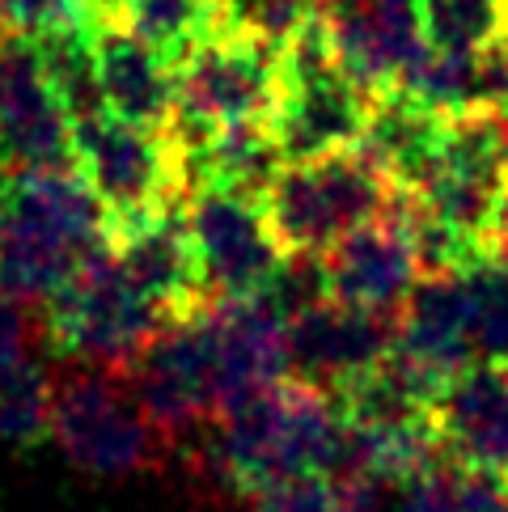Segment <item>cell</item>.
<instances>
[{
    "label": "cell",
    "instance_id": "cell-9",
    "mask_svg": "<svg viewBox=\"0 0 508 512\" xmlns=\"http://www.w3.org/2000/svg\"><path fill=\"white\" fill-rule=\"evenodd\" d=\"M123 373L132 381L144 415L170 441V449L187 445L199 432H208L216 424V411H221V402H216L208 305L199 314L166 322L157 331V339Z\"/></svg>",
    "mask_w": 508,
    "mask_h": 512
},
{
    "label": "cell",
    "instance_id": "cell-19",
    "mask_svg": "<svg viewBox=\"0 0 508 512\" xmlns=\"http://www.w3.org/2000/svg\"><path fill=\"white\" fill-rule=\"evenodd\" d=\"M98 39V72L106 115L144 123V127H174L178 111V72L174 60L161 56L153 43H144L119 22H94Z\"/></svg>",
    "mask_w": 508,
    "mask_h": 512
},
{
    "label": "cell",
    "instance_id": "cell-15",
    "mask_svg": "<svg viewBox=\"0 0 508 512\" xmlns=\"http://www.w3.org/2000/svg\"><path fill=\"white\" fill-rule=\"evenodd\" d=\"M212 364H216V402L225 415L250 394L288 377V318L267 297L212 301Z\"/></svg>",
    "mask_w": 508,
    "mask_h": 512
},
{
    "label": "cell",
    "instance_id": "cell-25",
    "mask_svg": "<svg viewBox=\"0 0 508 512\" xmlns=\"http://www.w3.org/2000/svg\"><path fill=\"white\" fill-rule=\"evenodd\" d=\"M428 47L475 56L508 34V0H420Z\"/></svg>",
    "mask_w": 508,
    "mask_h": 512
},
{
    "label": "cell",
    "instance_id": "cell-28",
    "mask_svg": "<svg viewBox=\"0 0 508 512\" xmlns=\"http://www.w3.org/2000/svg\"><path fill=\"white\" fill-rule=\"evenodd\" d=\"M72 22H98L89 0H0V34L9 39H39Z\"/></svg>",
    "mask_w": 508,
    "mask_h": 512
},
{
    "label": "cell",
    "instance_id": "cell-29",
    "mask_svg": "<svg viewBox=\"0 0 508 512\" xmlns=\"http://www.w3.org/2000/svg\"><path fill=\"white\" fill-rule=\"evenodd\" d=\"M30 343H34V322L26 314V301H17L13 292L0 288V364L30 356Z\"/></svg>",
    "mask_w": 508,
    "mask_h": 512
},
{
    "label": "cell",
    "instance_id": "cell-30",
    "mask_svg": "<svg viewBox=\"0 0 508 512\" xmlns=\"http://www.w3.org/2000/svg\"><path fill=\"white\" fill-rule=\"evenodd\" d=\"M487 259H508V191L500 195L492 225H487Z\"/></svg>",
    "mask_w": 508,
    "mask_h": 512
},
{
    "label": "cell",
    "instance_id": "cell-7",
    "mask_svg": "<svg viewBox=\"0 0 508 512\" xmlns=\"http://www.w3.org/2000/svg\"><path fill=\"white\" fill-rule=\"evenodd\" d=\"M77 174L102 199L111 233L144 225L153 216L187 204V161L183 144L166 127L127 123L98 115L72 132Z\"/></svg>",
    "mask_w": 508,
    "mask_h": 512
},
{
    "label": "cell",
    "instance_id": "cell-21",
    "mask_svg": "<svg viewBox=\"0 0 508 512\" xmlns=\"http://www.w3.org/2000/svg\"><path fill=\"white\" fill-rule=\"evenodd\" d=\"M445 132H449V115H441L437 106L420 102L407 89H386V94L373 98L369 132L360 149L373 153L398 187L411 191L432 170V161H437L445 144Z\"/></svg>",
    "mask_w": 508,
    "mask_h": 512
},
{
    "label": "cell",
    "instance_id": "cell-13",
    "mask_svg": "<svg viewBox=\"0 0 508 512\" xmlns=\"http://www.w3.org/2000/svg\"><path fill=\"white\" fill-rule=\"evenodd\" d=\"M331 301L352 309H373V314H398L407 297L420 284V250L411 233V208L407 195L394 204V212L352 229L343 242L322 254Z\"/></svg>",
    "mask_w": 508,
    "mask_h": 512
},
{
    "label": "cell",
    "instance_id": "cell-22",
    "mask_svg": "<svg viewBox=\"0 0 508 512\" xmlns=\"http://www.w3.org/2000/svg\"><path fill=\"white\" fill-rule=\"evenodd\" d=\"M30 43H34V51H39L47 85L56 89V98L72 115V123H89V119L106 115L94 22H72V26H60V30H47Z\"/></svg>",
    "mask_w": 508,
    "mask_h": 512
},
{
    "label": "cell",
    "instance_id": "cell-4",
    "mask_svg": "<svg viewBox=\"0 0 508 512\" xmlns=\"http://www.w3.org/2000/svg\"><path fill=\"white\" fill-rule=\"evenodd\" d=\"M373 94L343 72L335 43L314 13L293 39L280 47V106L271 115L288 166L352 153L365 144Z\"/></svg>",
    "mask_w": 508,
    "mask_h": 512
},
{
    "label": "cell",
    "instance_id": "cell-2",
    "mask_svg": "<svg viewBox=\"0 0 508 512\" xmlns=\"http://www.w3.org/2000/svg\"><path fill=\"white\" fill-rule=\"evenodd\" d=\"M106 242L111 216L77 170L0 182V288L17 301L47 305Z\"/></svg>",
    "mask_w": 508,
    "mask_h": 512
},
{
    "label": "cell",
    "instance_id": "cell-12",
    "mask_svg": "<svg viewBox=\"0 0 508 512\" xmlns=\"http://www.w3.org/2000/svg\"><path fill=\"white\" fill-rule=\"evenodd\" d=\"M318 17L343 72L369 94H386L428 56L420 0H318Z\"/></svg>",
    "mask_w": 508,
    "mask_h": 512
},
{
    "label": "cell",
    "instance_id": "cell-26",
    "mask_svg": "<svg viewBox=\"0 0 508 512\" xmlns=\"http://www.w3.org/2000/svg\"><path fill=\"white\" fill-rule=\"evenodd\" d=\"M475 347L479 360L508 369V259L475 267Z\"/></svg>",
    "mask_w": 508,
    "mask_h": 512
},
{
    "label": "cell",
    "instance_id": "cell-5",
    "mask_svg": "<svg viewBox=\"0 0 508 512\" xmlns=\"http://www.w3.org/2000/svg\"><path fill=\"white\" fill-rule=\"evenodd\" d=\"M403 187L365 149L284 166L263 208L284 254H326L352 229L394 212Z\"/></svg>",
    "mask_w": 508,
    "mask_h": 512
},
{
    "label": "cell",
    "instance_id": "cell-3",
    "mask_svg": "<svg viewBox=\"0 0 508 512\" xmlns=\"http://www.w3.org/2000/svg\"><path fill=\"white\" fill-rule=\"evenodd\" d=\"M51 436L89 479H132L166 466L170 441L153 428L123 369L72 364L51 390Z\"/></svg>",
    "mask_w": 508,
    "mask_h": 512
},
{
    "label": "cell",
    "instance_id": "cell-17",
    "mask_svg": "<svg viewBox=\"0 0 508 512\" xmlns=\"http://www.w3.org/2000/svg\"><path fill=\"white\" fill-rule=\"evenodd\" d=\"M398 352L445 381L479 360L475 271H432V276H420L407 305L398 309Z\"/></svg>",
    "mask_w": 508,
    "mask_h": 512
},
{
    "label": "cell",
    "instance_id": "cell-11",
    "mask_svg": "<svg viewBox=\"0 0 508 512\" xmlns=\"http://www.w3.org/2000/svg\"><path fill=\"white\" fill-rule=\"evenodd\" d=\"M77 123L47 85L30 39L0 34V174L77 170Z\"/></svg>",
    "mask_w": 508,
    "mask_h": 512
},
{
    "label": "cell",
    "instance_id": "cell-10",
    "mask_svg": "<svg viewBox=\"0 0 508 512\" xmlns=\"http://www.w3.org/2000/svg\"><path fill=\"white\" fill-rule=\"evenodd\" d=\"M183 212H187L199 267H204L208 297L212 301L263 297L271 276L284 263V246L267 221L263 199L199 187L187 195Z\"/></svg>",
    "mask_w": 508,
    "mask_h": 512
},
{
    "label": "cell",
    "instance_id": "cell-14",
    "mask_svg": "<svg viewBox=\"0 0 508 512\" xmlns=\"http://www.w3.org/2000/svg\"><path fill=\"white\" fill-rule=\"evenodd\" d=\"M398 347V314H373L343 301H322L288 322V360L301 381L339 390Z\"/></svg>",
    "mask_w": 508,
    "mask_h": 512
},
{
    "label": "cell",
    "instance_id": "cell-23",
    "mask_svg": "<svg viewBox=\"0 0 508 512\" xmlns=\"http://www.w3.org/2000/svg\"><path fill=\"white\" fill-rule=\"evenodd\" d=\"M216 17H221V0H123L102 22L127 26L178 64L216 26Z\"/></svg>",
    "mask_w": 508,
    "mask_h": 512
},
{
    "label": "cell",
    "instance_id": "cell-16",
    "mask_svg": "<svg viewBox=\"0 0 508 512\" xmlns=\"http://www.w3.org/2000/svg\"><path fill=\"white\" fill-rule=\"evenodd\" d=\"M111 250H115V263H119L123 276L132 280L170 322L199 314L204 305H212L183 204L153 216V221H144V225L111 233Z\"/></svg>",
    "mask_w": 508,
    "mask_h": 512
},
{
    "label": "cell",
    "instance_id": "cell-27",
    "mask_svg": "<svg viewBox=\"0 0 508 512\" xmlns=\"http://www.w3.org/2000/svg\"><path fill=\"white\" fill-rule=\"evenodd\" d=\"M246 512H343V491L331 474H301L246 496Z\"/></svg>",
    "mask_w": 508,
    "mask_h": 512
},
{
    "label": "cell",
    "instance_id": "cell-6",
    "mask_svg": "<svg viewBox=\"0 0 508 512\" xmlns=\"http://www.w3.org/2000/svg\"><path fill=\"white\" fill-rule=\"evenodd\" d=\"M174 72L178 111L170 132L178 140H199L238 123H271L280 106V47L225 13Z\"/></svg>",
    "mask_w": 508,
    "mask_h": 512
},
{
    "label": "cell",
    "instance_id": "cell-1",
    "mask_svg": "<svg viewBox=\"0 0 508 512\" xmlns=\"http://www.w3.org/2000/svg\"><path fill=\"white\" fill-rule=\"evenodd\" d=\"M348 445V415L331 390L301 377H284L276 386L250 394L238 407L216 415L204 445L195 436L191 449L195 479L204 474L212 500L254 496L271 483L301 479V474H339Z\"/></svg>",
    "mask_w": 508,
    "mask_h": 512
},
{
    "label": "cell",
    "instance_id": "cell-18",
    "mask_svg": "<svg viewBox=\"0 0 508 512\" xmlns=\"http://www.w3.org/2000/svg\"><path fill=\"white\" fill-rule=\"evenodd\" d=\"M437 432L453 462L508 474V369L475 360L445 381Z\"/></svg>",
    "mask_w": 508,
    "mask_h": 512
},
{
    "label": "cell",
    "instance_id": "cell-20",
    "mask_svg": "<svg viewBox=\"0 0 508 512\" xmlns=\"http://www.w3.org/2000/svg\"><path fill=\"white\" fill-rule=\"evenodd\" d=\"M178 144H183L187 161V195L199 187H216L267 199V191L276 187V178L288 166L276 136H271V123H238Z\"/></svg>",
    "mask_w": 508,
    "mask_h": 512
},
{
    "label": "cell",
    "instance_id": "cell-31",
    "mask_svg": "<svg viewBox=\"0 0 508 512\" xmlns=\"http://www.w3.org/2000/svg\"><path fill=\"white\" fill-rule=\"evenodd\" d=\"M208 512H229V508H221V500H212V504H208Z\"/></svg>",
    "mask_w": 508,
    "mask_h": 512
},
{
    "label": "cell",
    "instance_id": "cell-8",
    "mask_svg": "<svg viewBox=\"0 0 508 512\" xmlns=\"http://www.w3.org/2000/svg\"><path fill=\"white\" fill-rule=\"evenodd\" d=\"M170 318L119 271L115 250L106 242L89 254L81 271L47 301L43 331L60 356L72 364L127 369Z\"/></svg>",
    "mask_w": 508,
    "mask_h": 512
},
{
    "label": "cell",
    "instance_id": "cell-24",
    "mask_svg": "<svg viewBox=\"0 0 508 512\" xmlns=\"http://www.w3.org/2000/svg\"><path fill=\"white\" fill-rule=\"evenodd\" d=\"M51 390L56 377H47L34 356L0 364V445L26 449L51 432Z\"/></svg>",
    "mask_w": 508,
    "mask_h": 512
}]
</instances>
